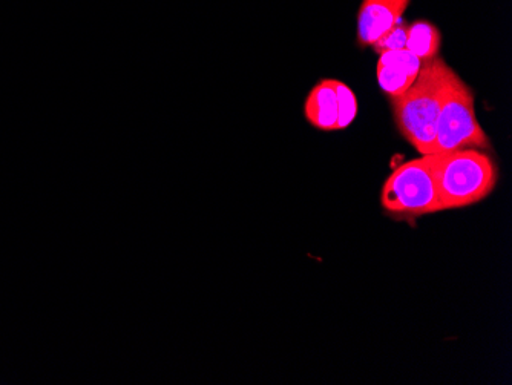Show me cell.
Instances as JSON below:
<instances>
[{
    "instance_id": "cell-9",
    "label": "cell",
    "mask_w": 512,
    "mask_h": 385,
    "mask_svg": "<svg viewBox=\"0 0 512 385\" xmlns=\"http://www.w3.org/2000/svg\"><path fill=\"white\" fill-rule=\"evenodd\" d=\"M336 99H338V120H336V131H338V129L348 128L358 116V99L352 89L338 80H336Z\"/></svg>"
},
{
    "instance_id": "cell-7",
    "label": "cell",
    "mask_w": 512,
    "mask_h": 385,
    "mask_svg": "<svg viewBox=\"0 0 512 385\" xmlns=\"http://www.w3.org/2000/svg\"><path fill=\"white\" fill-rule=\"evenodd\" d=\"M440 45H442V36L440 31L430 22L417 20L414 24L408 25L407 43L405 50L410 51L413 56L421 60L422 63H430L437 59Z\"/></svg>"
},
{
    "instance_id": "cell-5",
    "label": "cell",
    "mask_w": 512,
    "mask_h": 385,
    "mask_svg": "<svg viewBox=\"0 0 512 385\" xmlns=\"http://www.w3.org/2000/svg\"><path fill=\"white\" fill-rule=\"evenodd\" d=\"M410 0H362L358 14V42L371 47L407 10Z\"/></svg>"
},
{
    "instance_id": "cell-6",
    "label": "cell",
    "mask_w": 512,
    "mask_h": 385,
    "mask_svg": "<svg viewBox=\"0 0 512 385\" xmlns=\"http://www.w3.org/2000/svg\"><path fill=\"white\" fill-rule=\"evenodd\" d=\"M304 116L316 129L336 131V120H338L336 80L324 79L316 83L315 88L307 96Z\"/></svg>"
},
{
    "instance_id": "cell-1",
    "label": "cell",
    "mask_w": 512,
    "mask_h": 385,
    "mask_svg": "<svg viewBox=\"0 0 512 385\" xmlns=\"http://www.w3.org/2000/svg\"><path fill=\"white\" fill-rule=\"evenodd\" d=\"M433 174L440 212L468 208L493 194L499 181V168L480 149L427 154Z\"/></svg>"
},
{
    "instance_id": "cell-10",
    "label": "cell",
    "mask_w": 512,
    "mask_h": 385,
    "mask_svg": "<svg viewBox=\"0 0 512 385\" xmlns=\"http://www.w3.org/2000/svg\"><path fill=\"white\" fill-rule=\"evenodd\" d=\"M379 65L388 66L391 70L401 71V73L408 74L411 77H417V74L421 73L422 66L424 63L417 59L416 56L410 53V51L396 50L387 51V53L379 56Z\"/></svg>"
},
{
    "instance_id": "cell-3",
    "label": "cell",
    "mask_w": 512,
    "mask_h": 385,
    "mask_svg": "<svg viewBox=\"0 0 512 385\" xmlns=\"http://www.w3.org/2000/svg\"><path fill=\"white\" fill-rule=\"evenodd\" d=\"M456 149H480L488 152L493 146L477 120L473 91L453 73L428 154Z\"/></svg>"
},
{
    "instance_id": "cell-11",
    "label": "cell",
    "mask_w": 512,
    "mask_h": 385,
    "mask_svg": "<svg viewBox=\"0 0 512 385\" xmlns=\"http://www.w3.org/2000/svg\"><path fill=\"white\" fill-rule=\"evenodd\" d=\"M408 25L410 24H408L407 20L401 17L387 33L382 34V36L371 45V48H373L375 53L379 54V56L387 53V51L404 50L405 43H407Z\"/></svg>"
},
{
    "instance_id": "cell-8",
    "label": "cell",
    "mask_w": 512,
    "mask_h": 385,
    "mask_svg": "<svg viewBox=\"0 0 512 385\" xmlns=\"http://www.w3.org/2000/svg\"><path fill=\"white\" fill-rule=\"evenodd\" d=\"M376 74H378L379 86L390 99L404 94L416 80V77L408 76V74L401 73V71L391 70L388 66L379 65V63Z\"/></svg>"
},
{
    "instance_id": "cell-4",
    "label": "cell",
    "mask_w": 512,
    "mask_h": 385,
    "mask_svg": "<svg viewBox=\"0 0 512 385\" xmlns=\"http://www.w3.org/2000/svg\"><path fill=\"white\" fill-rule=\"evenodd\" d=\"M381 205L388 214L410 217L440 212L433 174L425 155L394 169L382 188Z\"/></svg>"
},
{
    "instance_id": "cell-2",
    "label": "cell",
    "mask_w": 512,
    "mask_h": 385,
    "mask_svg": "<svg viewBox=\"0 0 512 385\" xmlns=\"http://www.w3.org/2000/svg\"><path fill=\"white\" fill-rule=\"evenodd\" d=\"M453 73L444 59L431 60L422 66L421 73L404 94L391 99L399 132L424 155L433 145L440 108L444 105Z\"/></svg>"
}]
</instances>
